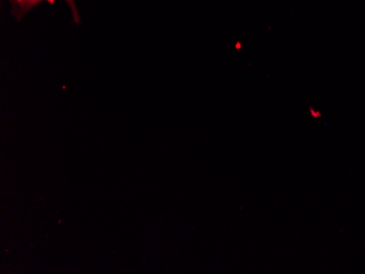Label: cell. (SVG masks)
I'll list each match as a JSON object with an SVG mask.
<instances>
[{"label": "cell", "instance_id": "obj_1", "mask_svg": "<svg viewBox=\"0 0 365 274\" xmlns=\"http://www.w3.org/2000/svg\"><path fill=\"white\" fill-rule=\"evenodd\" d=\"M18 3L21 4L24 6H32L34 4L40 3V1H43V0H16ZM48 3H53L54 0H46Z\"/></svg>", "mask_w": 365, "mask_h": 274}]
</instances>
